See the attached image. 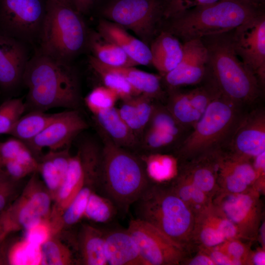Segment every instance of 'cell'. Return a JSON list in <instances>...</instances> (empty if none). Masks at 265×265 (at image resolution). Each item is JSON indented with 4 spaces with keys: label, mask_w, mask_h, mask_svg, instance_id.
I'll return each mask as SVG.
<instances>
[{
    "label": "cell",
    "mask_w": 265,
    "mask_h": 265,
    "mask_svg": "<svg viewBox=\"0 0 265 265\" xmlns=\"http://www.w3.org/2000/svg\"><path fill=\"white\" fill-rule=\"evenodd\" d=\"M133 205L135 218L152 225L192 253L195 215L168 183L153 181Z\"/></svg>",
    "instance_id": "obj_5"
},
{
    "label": "cell",
    "mask_w": 265,
    "mask_h": 265,
    "mask_svg": "<svg viewBox=\"0 0 265 265\" xmlns=\"http://www.w3.org/2000/svg\"><path fill=\"white\" fill-rule=\"evenodd\" d=\"M86 40L85 26L79 12L72 7L47 0L38 51L70 63L83 49Z\"/></svg>",
    "instance_id": "obj_7"
},
{
    "label": "cell",
    "mask_w": 265,
    "mask_h": 265,
    "mask_svg": "<svg viewBox=\"0 0 265 265\" xmlns=\"http://www.w3.org/2000/svg\"><path fill=\"white\" fill-rule=\"evenodd\" d=\"M184 54L178 65L162 77L168 90L201 83L207 73V49L200 39L183 43Z\"/></svg>",
    "instance_id": "obj_16"
},
{
    "label": "cell",
    "mask_w": 265,
    "mask_h": 265,
    "mask_svg": "<svg viewBox=\"0 0 265 265\" xmlns=\"http://www.w3.org/2000/svg\"><path fill=\"white\" fill-rule=\"evenodd\" d=\"M89 63L104 86L114 92L119 99L123 101L138 95L125 78L112 68L102 64L94 56L89 57Z\"/></svg>",
    "instance_id": "obj_32"
},
{
    "label": "cell",
    "mask_w": 265,
    "mask_h": 265,
    "mask_svg": "<svg viewBox=\"0 0 265 265\" xmlns=\"http://www.w3.org/2000/svg\"><path fill=\"white\" fill-rule=\"evenodd\" d=\"M93 115L104 135L113 143L125 149L136 146L137 136L125 123L117 108L113 106Z\"/></svg>",
    "instance_id": "obj_25"
},
{
    "label": "cell",
    "mask_w": 265,
    "mask_h": 265,
    "mask_svg": "<svg viewBox=\"0 0 265 265\" xmlns=\"http://www.w3.org/2000/svg\"><path fill=\"white\" fill-rule=\"evenodd\" d=\"M108 265H144L137 245L127 229L105 231Z\"/></svg>",
    "instance_id": "obj_21"
},
{
    "label": "cell",
    "mask_w": 265,
    "mask_h": 265,
    "mask_svg": "<svg viewBox=\"0 0 265 265\" xmlns=\"http://www.w3.org/2000/svg\"><path fill=\"white\" fill-rule=\"evenodd\" d=\"M79 261L85 265H108L105 249V231L88 224L81 226L76 238Z\"/></svg>",
    "instance_id": "obj_24"
},
{
    "label": "cell",
    "mask_w": 265,
    "mask_h": 265,
    "mask_svg": "<svg viewBox=\"0 0 265 265\" xmlns=\"http://www.w3.org/2000/svg\"><path fill=\"white\" fill-rule=\"evenodd\" d=\"M152 65L162 77L173 70L180 63L184 54L183 43L168 31H162L150 46Z\"/></svg>",
    "instance_id": "obj_23"
},
{
    "label": "cell",
    "mask_w": 265,
    "mask_h": 265,
    "mask_svg": "<svg viewBox=\"0 0 265 265\" xmlns=\"http://www.w3.org/2000/svg\"><path fill=\"white\" fill-rule=\"evenodd\" d=\"M218 152L179 162L181 174L210 197L219 191L217 181Z\"/></svg>",
    "instance_id": "obj_20"
},
{
    "label": "cell",
    "mask_w": 265,
    "mask_h": 265,
    "mask_svg": "<svg viewBox=\"0 0 265 265\" xmlns=\"http://www.w3.org/2000/svg\"><path fill=\"white\" fill-rule=\"evenodd\" d=\"M163 0H112L104 8V15L112 22L133 31L147 43L163 17Z\"/></svg>",
    "instance_id": "obj_9"
},
{
    "label": "cell",
    "mask_w": 265,
    "mask_h": 265,
    "mask_svg": "<svg viewBox=\"0 0 265 265\" xmlns=\"http://www.w3.org/2000/svg\"><path fill=\"white\" fill-rule=\"evenodd\" d=\"M147 129L143 136V147L151 153H160L161 151L174 146L177 148L182 141L169 133L151 128Z\"/></svg>",
    "instance_id": "obj_39"
},
{
    "label": "cell",
    "mask_w": 265,
    "mask_h": 265,
    "mask_svg": "<svg viewBox=\"0 0 265 265\" xmlns=\"http://www.w3.org/2000/svg\"><path fill=\"white\" fill-rule=\"evenodd\" d=\"M193 257L189 256L183 262L182 265H214L210 258L204 252L198 250Z\"/></svg>",
    "instance_id": "obj_50"
},
{
    "label": "cell",
    "mask_w": 265,
    "mask_h": 265,
    "mask_svg": "<svg viewBox=\"0 0 265 265\" xmlns=\"http://www.w3.org/2000/svg\"><path fill=\"white\" fill-rule=\"evenodd\" d=\"M26 110L21 98L9 99L0 105V134H9Z\"/></svg>",
    "instance_id": "obj_38"
},
{
    "label": "cell",
    "mask_w": 265,
    "mask_h": 265,
    "mask_svg": "<svg viewBox=\"0 0 265 265\" xmlns=\"http://www.w3.org/2000/svg\"><path fill=\"white\" fill-rule=\"evenodd\" d=\"M111 68L122 74L138 95H145L153 100L163 98L164 92L161 76L143 71L134 67Z\"/></svg>",
    "instance_id": "obj_27"
},
{
    "label": "cell",
    "mask_w": 265,
    "mask_h": 265,
    "mask_svg": "<svg viewBox=\"0 0 265 265\" xmlns=\"http://www.w3.org/2000/svg\"><path fill=\"white\" fill-rule=\"evenodd\" d=\"M260 194L256 188L237 193L219 190L212 202L234 225L240 238L252 241L258 239L263 217Z\"/></svg>",
    "instance_id": "obj_8"
},
{
    "label": "cell",
    "mask_w": 265,
    "mask_h": 265,
    "mask_svg": "<svg viewBox=\"0 0 265 265\" xmlns=\"http://www.w3.org/2000/svg\"><path fill=\"white\" fill-rule=\"evenodd\" d=\"M45 11L40 0H0V35L24 43L39 41Z\"/></svg>",
    "instance_id": "obj_11"
},
{
    "label": "cell",
    "mask_w": 265,
    "mask_h": 265,
    "mask_svg": "<svg viewBox=\"0 0 265 265\" xmlns=\"http://www.w3.org/2000/svg\"><path fill=\"white\" fill-rule=\"evenodd\" d=\"M95 188L94 186L89 185H84L80 188L60 214L63 226H72L83 217L89 196Z\"/></svg>",
    "instance_id": "obj_37"
},
{
    "label": "cell",
    "mask_w": 265,
    "mask_h": 265,
    "mask_svg": "<svg viewBox=\"0 0 265 265\" xmlns=\"http://www.w3.org/2000/svg\"><path fill=\"white\" fill-rule=\"evenodd\" d=\"M223 151L251 159L265 151L264 109L257 108L245 112Z\"/></svg>",
    "instance_id": "obj_17"
},
{
    "label": "cell",
    "mask_w": 265,
    "mask_h": 265,
    "mask_svg": "<svg viewBox=\"0 0 265 265\" xmlns=\"http://www.w3.org/2000/svg\"><path fill=\"white\" fill-rule=\"evenodd\" d=\"M17 182L10 178L3 169L0 171V213L15 199Z\"/></svg>",
    "instance_id": "obj_45"
},
{
    "label": "cell",
    "mask_w": 265,
    "mask_h": 265,
    "mask_svg": "<svg viewBox=\"0 0 265 265\" xmlns=\"http://www.w3.org/2000/svg\"><path fill=\"white\" fill-rule=\"evenodd\" d=\"M234 50L244 65L265 84V14L260 11L231 31Z\"/></svg>",
    "instance_id": "obj_13"
},
{
    "label": "cell",
    "mask_w": 265,
    "mask_h": 265,
    "mask_svg": "<svg viewBox=\"0 0 265 265\" xmlns=\"http://www.w3.org/2000/svg\"><path fill=\"white\" fill-rule=\"evenodd\" d=\"M51 0L55 1L62 5L74 8L73 7V4L72 0Z\"/></svg>",
    "instance_id": "obj_54"
},
{
    "label": "cell",
    "mask_w": 265,
    "mask_h": 265,
    "mask_svg": "<svg viewBox=\"0 0 265 265\" xmlns=\"http://www.w3.org/2000/svg\"><path fill=\"white\" fill-rule=\"evenodd\" d=\"M87 127L77 109H69L55 113L41 132L25 143L33 154L39 153L45 148L52 151L63 149L68 147L73 139Z\"/></svg>",
    "instance_id": "obj_14"
},
{
    "label": "cell",
    "mask_w": 265,
    "mask_h": 265,
    "mask_svg": "<svg viewBox=\"0 0 265 265\" xmlns=\"http://www.w3.org/2000/svg\"><path fill=\"white\" fill-rule=\"evenodd\" d=\"M47 220H44L26 231L25 238L28 241L41 245L51 236V227Z\"/></svg>",
    "instance_id": "obj_46"
},
{
    "label": "cell",
    "mask_w": 265,
    "mask_h": 265,
    "mask_svg": "<svg viewBox=\"0 0 265 265\" xmlns=\"http://www.w3.org/2000/svg\"><path fill=\"white\" fill-rule=\"evenodd\" d=\"M148 127L169 133L182 140L189 132L177 122L166 106L160 104H155Z\"/></svg>",
    "instance_id": "obj_36"
},
{
    "label": "cell",
    "mask_w": 265,
    "mask_h": 265,
    "mask_svg": "<svg viewBox=\"0 0 265 265\" xmlns=\"http://www.w3.org/2000/svg\"><path fill=\"white\" fill-rule=\"evenodd\" d=\"M134 239L144 265H179L188 251L152 225L135 218L127 228Z\"/></svg>",
    "instance_id": "obj_12"
},
{
    "label": "cell",
    "mask_w": 265,
    "mask_h": 265,
    "mask_svg": "<svg viewBox=\"0 0 265 265\" xmlns=\"http://www.w3.org/2000/svg\"><path fill=\"white\" fill-rule=\"evenodd\" d=\"M234 238H240L237 228L212 202L195 214L191 242L192 252L214 247Z\"/></svg>",
    "instance_id": "obj_15"
},
{
    "label": "cell",
    "mask_w": 265,
    "mask_h": 265,
    "mask_svg": "<svg viewBox=\"0 0 265 265\" xmlns=\"http://www.w3.org/2000/svg\"><path fill=\"white\" fill-rule=\"evenodd\" d=\"M42 187L34 173L22 195L0 213L8 234L21 229L26 231L47 220L52 197Z\"/></svg>",
    "instance_id": "obj_10"
},
{
    "label": "cell",
    "mask_w": 265,
    "mask_h": 265,
    "mask_svg": "<svg viewBox=\"0 0 265 265\" xmlns=\"http://www.w3.org/2000/svg\"><path fill=\"white\" fill-rule=\"evenodd\" d=\"M37 171L41 173L45 187L55 198L62 180L48 153L38 162Z\"/></svg>",
    "instance_id": "obj_42"
},
{
    "label": "cell",
    "mask_w": 265,
    "mask_h": 265,
    "mask_svg": "<svg viewBox=\"0 0 265 265\" xmlns=\"http://www.w3.org/2000/svg\"><path fill=\"white\" fill-rule=\"evenodd\" d=\"M260 11L247 0H221L167 20L165 30L185 42L230 31Z\"/></svg>",
    "instance_id": "obj_6"
},
{
    "label": "cell",
    "mask_w": 265,
    "mask_h": 265,
    "mask_svg": "<svg viewBox=\"0 0 265 265\" xmlns=\"http://www.w3.org/2000/svg\"><path fill=\"white\" fill-rule=\"evenodd\" d=\"M149 178L153 182H169L178 174L179 160L175 156L162 153H151L140 156Z\"/></svg>",
    "instance_id": "obj_29"
},
{
    "label": "cell",
    "mask_w": 265,
    "mask_h": 265,
    "mask_svg": "<svg viewBox=\"0 0 265 265\" xmlns=\"http://www.w3.org/2000/svg\"><path fill=\"white\" fill-rule=\"evenodd\" d=\"M118 211L108 198L92 191L89 196L84 216L99 223H107L113 219Z\"/></svg>",
    "instance_id": "obj_34"
},
{
    "label": "cell",
    "mask_w": 265,
    "mask_h": 265,
    "mask_svg": "<svg viewBox=\"0 0 265 265\" xmlns=\"http://www.w3.org/2000/svg\"><path fill=\"white\" fill-rule=\"evenodd\" d=\"M54 114L39 110L30 111L20 118L10 134L24 143L28 142L44 130Z\"/></svg>",
    "instance_id": "obj_33"
},
{
    "label": "cell",
    "mask_w": 265,
    "mask_h": 265,
    "mask_svg": "<svg viewBox=\"0 0 265 265\" xmlns=\"http://www.w3.org/2000/svg\"><path fill=\"white\" fill-rule=\"evenodd\" d=\"M97 175L95 166L78 148L71 156L66 174L55 195L56 212L61 214L84 185L96 186Z\"/></svg>",
    "instance_id": "obj_18"
},
{
    "label": "cell",
    "mask_w": 265,
    "mask_h": 265,
    "mask_svg": "<svg viewBox=\"0 0 265 265\" xmlns=\"http://www.w3.org/2000/svg\"><path fill=\"white\" fill-rule=\"evenodd\" d=\"M221 0H165L163 17L168 20L184 12L209 5Z\"/></svg>",
    "instance_id": "obj_43"
},
{
    "label": "cell",
    "mask_w": 265,
    "mask_h": 265,
    "mask_svg": "<svg viewBox=\"0 0 265 265\" xmlns=\"http://www.w3.org/2000/svg\"><path fill=\"white\" fill-rule=\"evenodd\" d=\"M248 265H265V248H259L254 251H251Z\"/></svg>",
    "instance_id": "obj_51"
},
{
    "label": "cell",
    "mask_w": 265,
    "mask_h": 265,
    "mask_svg": "<svg viewBox=\"0 0 265 265\" xmlns=\"http://www.w3.org/2000/svg\"><path fill=\"white\" fill-rule=\"evenodd\" d=\"M231 31L200 39L207 51L206 77L222 95L244 110L257 102L263 88L236 54Z\"/></svg>",
    "instance_id": "obj_2"
},
{
    "label": "cell",
    "mask_w": 265,
    "mask_h": 265,
    "mask_svg": "<svg viewBox=\"0 0 265 265\" xmlns=\"http://www.w3.org/2000/svg\"><path fill=\"white\" fill-rule=\"evenodd\" d=\"M2 169L10 178L16 181L30 173H33L31 170L15 159L2 163Z\"/></svg>",
    "instance_id": "obj_48"
},
{
    "label": "cell",
    "mask_w": 265,
    "mask_h": 265,
    "mask_svg": "<svg viewBox=\"0 0 265 265\" xmlns=\"http://www.w3.org/2000/svg\"><path fill=\"white\" fill-rule=\"evenodd\" d=\"M78 0H72V2H73V6H74H74L76 4V3L77 2ZM75 9V8H74Z\"/></svg>",
    "instance_id": "obj_57"
},
{
    "label": "cell",
    "mask_w": 265,
    "mask_h": 265,
    "mask_svg": "<svg viewBox=\"0 0 265 265\" xmlns=\"http://www.w3.org/2000/svg\"><path fill=\"white\" fill-rule=\"evenodd\" d=\"M25 144L24 142L15 137L0 142V156L2 165L4 162L15 159Z\"/></svg>",
    "instance_id": "obj_47"
},
{
    "label": "cell",
    "mask_w": 265,
    "mask_h": 265,
    "mask_svg": "<svg viewBox=\"0 0 265 265\" xmlns=\"http://www.w3.org/2000/svg\"><path fill=\"white\" fill-rule=\"evenodd\" d=\"M168 91L166 107L177 122L190 132L201 117L192 106L188 91L179 88Z\"/></svg>",
    "instance_id": "obj_30"
},
{
    "label": "cell",
    "mask_w": 265,
    "mask_h": 265,
    "mask_svg": "<svg viewBox=\"0 0 265 265\" xmlns=\"http://www.w3.org/2000/svg\"><path fill=\"white\" fill-rule=\"evenodd\" d=\"M153 181L140 157L104 135L97 188L118 211L127 212Z\"/></svg>",
    "instance_id": "obj_3"
},
{
    "label": "cell",
    "mask_w": 265,
    "mask_h": 265,
    "mask_svg": "<svg viewBox=\"0 0 265 265\" xmlns=\"http://www.w3.org/2000/svg\"><path fill=\"white\" fill-rule=\"evenodd\" d=\"M198 250L206 253L214 265H233L231 259L225 253L215 247L203 248Z\"/></svg>",
    "instance_id": "obj_49"
},
{
    "label": "cell",
    "mask_w": 265,
    "mask_h": 265,
    "mask_svg": "<svg viewBox=\"0 0 265 265\" xmlns=\"http://www.w3.org/2000/svg\"><path fill=\"white\" fill-rule=\"evenodd\" d=\"M245 112L219 94L175 149L179 161L225 150Z\"/></svg>",
    "instance_id": "obj_4"
},
{
    "label": "cell",
    "mask_w": 265,
    "mask_h": 265,
    "mask_svg": "<svg viewBox=\"0 0 265 265\" xmlns=\"http://www.w3.org/2000/svg\"><path fill=\"white\" fill-rule=\"evenodd\" d=\"M41 261V245L26 238L10 242L6 236L0 244V265H37Z\"/></svg>",
    "instance_id": "obj_26"
},
{
    "label": "cell",
    "mask_w": 265,
    "mask_h": 265,
    "mask_svg": "<svg viewBox=\"0 0 265 265\" xmlns=\"http://www.w3.org/2000/svg\"><path fill=\"white\" fill-rule=\"evenodd\" d=\"M90 45L93 56L107 66L126 67L138 65L120 47L98 32L91 38Z\"/></svg>",
    "instance_id": "obj_28"
},
{
    "label": "cell",
    "mask_w": 265,
    "mask_h": 265,
    "mask_svg": "<svg viewBox=\"0 0 265 265\" xmlns=\"http://www.w3.org/2000/svg\"><path fill=\"white\" fill-rule=\"evenodd\" d=\"M98 28L100 35L120 47L138 65H152L150 47L130 34L125 28L106 20H101Z\"/></svg>",
    "instance_id": "obj_22"
},
{
    "label": "cell",
    "mask_w": 265,
    "mask_h": 265,
    "mask_svg": "<svg viewBox=\"0 0 265 265\" xmlns=\"http://www.w3.org/2000/svg\"><path fill=\"white\" fill-rule=\"evenodd\" d=\"M2 169V165L1 162V160L0 156V171Z\"/></svg>",
    "instance_id": "obj_56"
},
{
    "label": "cell",
    "mask_w": 265,
    "mask_h": 265,
    "mask_svg": "<svg viewBox=\"0 0 265 265\" xmlns=\"http://www.w3.org/2000/svg\"><path fill=\"white\" fill-rule=\"evenodd\" d=\"M41 265H70L74 264L72 252L57 238L50 236L41 245Z\"/></svg>",
    "instance_id": "obj_35"
},
{
    "label": "cell",
    "mask_w": 265,
    "mask_h": 265,
    "mask_svg": "<svg viewBox=\"0 0 265 265\" xmlns=\"http://www.w3.org/2000/svg\"><path fill=\"white\" fill-rule=\"evenodd\" d=\"M95 0H78L74 6L75 9L80 12L87 11Z\"/></svg>",
    "instance_id": "obj_52"
},
{
    "label": "cell",
    "mask_w": 265,
    "mask_h": 265,
    "mask_svg": "<svg viewBox=\"0 0 265 265\" xmlns=\"http://www.w3.org/2000/svg\"><path fill=\"white\" fill-rule=\"evenodd\" d=\"M240 238L226 240L214 247L225 253L232 261L233 265H248L250 252V244Z\"/></svg>",
    "instance_id": "obj_41"
},
{
    "label": "cell",
    "mask_w": 265,
    "mask_h": 265,
    "mask_svg": "<svg viewBox=\"0 0 265 265\" xmlns=\"http://www.w3.org/2000/svg\"><path fill=\"white\" fill-rule=\"evenodd\" d=\"M250 3L252 4L253 5L259 7L263 4V3L265 2V0H247Z\"/></svg>",
    "instance_id": "obj_55"
},
{
    "label": "cell",
    "mask_w": 265,
    "mask_h": 265,
    "mask_svg": "<svg viewBox=\"0 0 265 265\" xmlns=\"http://www.w3.org/2000/svg\"><path fill=\"white\" fill-rule=\"evenodd\" d=\"M176 195L195 214L208 206L212 198L197 187L181 174L177 175L168 182Z\"/></svg>",
    "instance_id": "obj_31"
},
{
    "label": "cell",
    "mask_w": 265,
    "mask_h": 265,
    "mask_svg": "<svg viewBox=\"0 0 265 265\" xmlns=\"http://www.w3.org/2000/svg\"><path fill=\"white\" fill-rule=\"evenodd\" d=\"M8 235L4 229L2 218L0 215V244Z\"/></svg>",
    "instance_id": "obj_53"
},
{
    "label": "cell",
    "mask_w": 265,
    "mask_h": 265,
    "mask_svg": "<svg viewBox=\"0 0 265 265\" xmlns=\"http://www.w3.org/2000/svg\"><path fill=\"white\" fill-rule=\"evenodd\" d=\"M132 98L123 100L118 109L125 123L138 138V135L142 133L144 129L140 121Z\"/></svg>",
    "instance_id": "obj_44"
},
{
    "label": "cell",
    "mask_w": 265,
    "mask_h": 265,
    "mask_svg": "<svg viewBox=\"0 0 265 265\" xmlns=\"http://www.w3.org/2000/svg\"><path fill=\"white\" fill-rule=\"evenodd\" d=\"M25 44L0 35V88L5 92L13 90L22 82L29 59Z\"/></svg>",
    "instance_id": "obj_19"
},
{
    "label": "cell",
    "mask_w": 265,
    "mask_h": 265,
    "mask_svg": "<svg viewBox=\"0 0 265 265\" xmlns=\"http://www.w3.org/2000/svg\"><path fill=\"white\" fill-rule=\"evenodd\" d=\"M22 82L28 90L25 104L30 111L77 109L79 106L78 81L69 63L38 51L27 63Z\"/></svg>",
    "instance_id": "obj_1"
},
{
    "label": "cell",
    "mask_w": 265,
    "mask_h": 265,
    "mask_svg": "<svg viewBox=\"0 0 265 265\" xmlns=\"http://www.w3.org/2000/svg\"><path fill=\"white\" fill-rule=\"evenodd\" d=\"M119 99L117 95L105 86L93 89L86 97L85 103L94 115L114 106Z\"/></svg>",
    "instance_id": "obj_40"
}]
</instances>
